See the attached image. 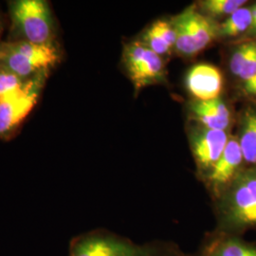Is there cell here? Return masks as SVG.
Here are the masks:
<instances>
[{
	"instance_id": "ac0fdd59",
	"label": "cell",
	"mask_w": 256,
	"mask_h": 256,
	"mask_svg": "<svg viewBox=\"0 0 256 256\" xmlns=\"http://www.w3.org/2000/svg\"><path fill=\"white\" fill-rule=\"evenodd\" d=\"M26 80L0 66V99L18 90Z\"/></svg>"
},
{
	"instance_id": "5b68a950",
	"label": "cell",
	"mask_w": 256,
	"mask_h": 256,
	"mask_svg": "<svg viewBox=\"0 0 256 256\" xmlns=\"http://www.w3.org/2000/svg\"><path fill=\"white\" fill-rule=\"evenodd\" d=\"M52 70L30 78L16 90L0 99V140H10L18 134L36 106Z\"/></svg>"
},
{
	"instance_id": "9c48e42d",
	"label": "cell",
	"mask_w": 256,
	"mask_h": 256,
	"mask_svg": "<svg viewBox=\"0 0 256 256\" xmlns=\"http://www.w3.org/2000/svg\"><path fill=\"white\" fill-rule=\"evenodd\" d=\"M243 162L244 158L238 138H230L218 160L202 180L212 200L229 187L238 173L244 168Z\"/></svg>"
},
{
	"instance_id": "5bb4252c",
	"label": "cell",
	"mask_w": 256,
	"mask_h": 256,
	"mask_svg": "<svg viewBox=\"0 0 256 256\" xmlns=\"http://www.w3.org/2000/svg\"><path fill=\"white\" fill-rule=\"evenodd\" d=\"M244 160L256 165V108H248L241 116L238 138Z\"/></svg>"
},
{
	"instance_id": "8992f818",
	"label": "cell",
	"mask_w": 256,
	"mask_h": 256,
	"mask_svg": "<svg viewBox=\"0 0 256 256\" xmlns=\"http://www.w3.org/2000/svg\"><path fill=\"white\" fill-rule=\"evenodd\" d=\"M176 32V52L185 57L198 54L220 36L218 24L212 18L189 7L171 20Z\"/></svg>"
},
{
	"instance_id": "44dd1931",
	"label": "cell",
	"mask_w": 256,
	"mask_h": 256,
	"mask_svg": "<svg viewBox=\"0 0 256 256\" xmlns=\"http://www.w3.org/2000/svg\"><path fill=\"white\" fill-rule=\"evenodd\" d=\"M250 8H252V26L250 28V30H252V28H256V4L254 6L250 7Z\"/></svg>"
},
{
	"instance_id": "52a82bcc",
	"label": "cell",
	"mask_w": 256,
	"mask_h": 256,
	"mask_svg": "<svg viewBox=\"0 0 256 256\" xmlns=\"http://www.w3.org/2000/svg\"><path fill=\"white\" fill-rule=\"evenodd\" d=\"M122 64L136 93L166 80L164 59L142 41H133L124 46Z\"/></svg>"
},
{
	"instance_id": "3957f363",
	"label": "cell",
	"mask_w": 256,
	"mask_h": 256,
	"mask_svg": "<svg viewBox=\"0 0 256 256\" xmlns=\"http://www.w3.org/2000/svg\"><path fill=\"white\" fill-rule=\"evenodd\" d=\"M9 41L36 45H56L57 27L46 0H12L9 2Z\"/></svg>"
},
{
	"instance_id": "7c38bea8",
	"label": "cell",
	"mask_w": 256,
	"mask_h": 256,
	"mask_svg": "<svg viewBox=\"0 0 256 256\" xmlns=\"http://www.w3.org/2000/svg\"><path fill=\"white\" fill-rule=\"evenodd\" d=\"M190 112L192 119L205 128L226 131L230 124V111L220 98L209 101L194 100L190 104Z\"/></svg>"
},
{
	"instance_id": "d6986e66",
	"label": "cell",
	"mask_w": 256,
	"mask_h": 256,
	"mask_svg": "<svg viewBox=\"0 0 256 256\" xmlns=\"http://www.w3.org/2000/svg\"><path fill=\"white\" fill-rule=\"evenodd\" d=\"M256 74V50L248 59L246 64H244L241 72L238 77H240L244 82L250 79Z\"/></svg>"
},
{
	"instance_id": "30bf717a",
	"label": "cell",
	"mask_w": 256,
	"mask_h": 256,
	"mask_svg": "<svg viewBox=\"0 0 256 256\" xmlns=\"http://www.w3.org/2000/svg\"><path fill=\"white\" fill-rule=\"evenodd\" d=\"M189 256H256V242L214 229L203 234L196 250Z\"/></svg>"
},
{
	"instance_id": "9a60e30c",
	"label": "cell",
	"mask_w": 256,
	"mask_h": 256,
	"mask_svg": "<svg viewBox=\"0 0 256 256\" xmlns=\"http://www.w3.org/2000/svg\"><path fill=\"white\" fill-rule=\"evenodd\" d=\"M252 23V8H240L232 14L221 24L218 34L221 37H234L248 30Z\"/></svg>"
},
{
	"instance_id": "ffe728a7",
	"label": "cell",
	"mask_w": 256,
	"mask_h": 256,
	"mask_svg": "<svg viewBox=\"0 0 256 256\" xmlns=\"http://www.w3.org/2000/svg\"><path fill=\"white\" fill-rule=\"evenodd\" d=\"M244 88L248 94L256 96V74L245 82Z\"/></svg>"
},
{
	"instance_id": "277c9868",
	"label": "cell",
	"mask_w": 256,
	"mask_h": 256,
	"mask_svg": "<svg viewBox=\"0 0 256 256\" xmlns=\"http://www.w3.org/2000/svg\"><path fill=\"white\" fill-rule=\"evenodd\" d=\"M62 50L56 45H36L21 41L0 42V66L28 80L52 70L61 62Z\"/></svg>"
},
{
	"instance_id": "2e32d148",
	"label": "cell",
	"mask_w": 256,
	"mask_h": 256,
	"mask_svg": "<svg viewBox=\"0 0 256 256\" xmlns=\"http://www.w3.org/2000/svg\"><path fill=\"white\" fill-rule=\"evenodd\" d=\"M246 3L244 0H204L198 6L204 16L214 18L224 16H230L236 10L242 8Z\"/></svg>"
},
{
	"instance_id": "8fae6325",
	"label": "cell",
	"mask_w": 256,
	"mask_h": 256,
	"mask_svg": "<svg viewBox=\"0 0 256 256\" xmlns=\"http://www.w3.org/2000/svg\"><path fill=\"white\" fill-rule=\"evenodd\" d=\"M223 76L214 64H194L186 74L187 90L198 101H209L220 98L223 90Z\"/></svg>"
},
{
	"instance_id": "603a6c76",
	"label": "cell",
	"mask_w": 256,
	"mask_h": 256,
	"mask_svg": "<svg viewBox=\"0 0 256 256\" xmlns=\"http://www.w3.org/2000/svg\"><path fill=\"white\" fill-rule=\"evenodd\" d=\"M248 32V34H250V36H256V28H252V30H250Z\"/></svg>"
},
{
	"instance_id": "e0dca14e",
	"label": "cell",
	"mask_w": 256,
	"mask_h": 256,
	"mask_svg": "<svg viewBox=\"0 0 256 256\" xmlns=\"http://www.w3.org/2000/svg\"><path fill=\"white\" fill-rule=\"evenodd\" d=\"M256 50V42L244 43L238 46V48L234 52L230 61V68L232 74L239 76L248 57L252 54V52Z\"/></svg>"
},
{
	"instance_id": "ba28073f",
	"label": "cell",
	"mask_w": 256,
	"mask_h": 256,
	"mask_svg": "<svg viewBox=\"0 0 256 256\" xmlns=\"http://www.w3.org/2000/svg\"><path fill=\"white\" fill-rule=\"evenodd\" d=\"M198 178L202 180L218 160L229 142L226 131L214 130L196 124L189 133Z\"/></svg>"
},
{
	"instance_id": "4fadbf2b",
	"label": "cell",
	"mask_w": 256,
	"mask_h": 256,
	"mask_svg": "<svg viewBox=\"0 0 256 256\" xmlns=\"http://www.w3.org/2000/svg\"><path fill=\"white\" fill-rule=\"evenodd\" d=\"M142 42L156 54L162 56L169 54L176 45V32L172 22L164 19L156 20L146 30Z\"/></svg>"
},
{
	"instance_id": "7402d4cb",
	"label": "cell",
	"mask_w": 256,
	"mask_h": 256,
	"mask_svg": "<svg viewBox=\"0 0 256 256\" xmlns=\"http://www.w3.org/2000/svg\"><path fill=\"white\" fill-rule=\"evenodd\" d=\"M2 30H3V20H2L1 14H0V37H1V34H2Z\"/></svg>"
},
{
	"instance_id": "7a4b0ae2",
	"label": "cell",
	"mask_w": 256,
	"mask_h": 256,
	"mask_svg": "<svg viewBox=\"0 0 256 256\" xmlns=\"http://www.w3.org/2000/svg\"><path fill=\"white\" fill-rule=\"evenodd\" d=\"M68 256H189L174 241L156 239L137 244L130 238L99 228L72 238Z\"/></svg>"
},
{
	"instance_id": "6da1fadb",
	"label": "cell",
	"mask_w": 256,
	"mask_h": 256,
	"mask_svg": "<svg viewBox=\"0 0 256 256\" xmlns=\"http://www.w3.org/2000/svg\"><path fill=\"white\" fill-rule=\"evenodd\" d=\"M212 202L214 229L238 236L256 230V165L244 167Z\"/></svg>"
}]
</instances>
